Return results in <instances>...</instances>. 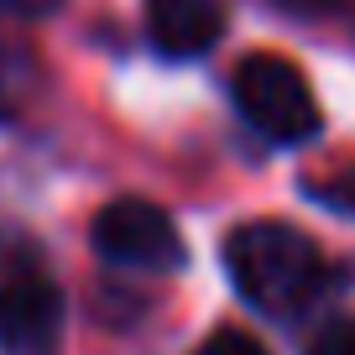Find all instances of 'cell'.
<instances>
[{"label": "cell", "instance_id": "1", "mask_svg": "<svg viewBox=\"0 0 355 355\" xmlns=\"http://www.w3.org/2000/svg\"><path fill=\"white\" fill-rule=\"evenodd\" d=\"M225 272L256 313H266L277 324L309 313L334 282L324 251L282 220L235 225L230 241H225Z\"/></svg>", "mask_w": 355, "mask_h": 355}, {"label": "cell", "instance_id": "9", "mask_svg": "<svg viewBox=\"0 0 355 355\" xmlns=\"http://www.w3.org/2000/svg\"><path fill=\"white\" fill-rule=\"evenodd\" d=\"M47 6H53V0H0V11H47Z\"/></svg>", "mask_w": 355, "mask_h": 355}, {"label": "cell", "instance_id": "3", "mask_svg": "<svg viewBox=\"0 0 355 355\" xmlns=\"http://www.w3.org/2000/svg\"><path fill=\"white\" fill-rule=\"evenodd\" d=\"M235 110L245 115V125L277 146H303L319 136V100H313L309 78L277 53H251L235 63L230 73Z\"/></svg>", "mask_w": 355, "mask_h": 355}, {"label": "cell", "instance_id": "7", "mask_svg": "<svg viewBox=\"0 0 355 355\" xmlns=\"http://www.w3.org/2000/svg\"><path fill=\"white\" fill-rule=\"evenodd\" d=\"M193 355H266V350L251 340V334H241V329H220V334H209Z\"/></svg>", "mask_w": 355, "mask_h": 355}, {"label": "cell", "instance_id": "6", "mask_svg": "<svg viewBox=\"0 0 355 355\" xmlns=\"http://www.w3.org/2000/svg\"><path fill=\"white\" fill-rule=\"evenodd\" d=\"M303 189H309L319 204H329V209L355 214V162H340V167H329V173H309Z\"/></svg>", "mask_w": 355, "mask_h": 355}, {"label": "cell", "instance_id": "4", "mask_svg": "<svg viewBox=\"0 0 355 355\" xmlns=\"http://www.w3.org/2000/svg\"><path fill=\"white\" fill-rule=\"evenodd\" d=\"M94 251L110 266H131V272H173L183 261V235L157 204L146 199H115L94 214L89 225Z\"/></svg>", "mask_w": 355, "mask_h": 355}, {"label": "cell", "instance_id": "5", "mask_svg": "<svg viewBox=\"0 0 355 355\" xmlns=\"http://www.w3.org/2000/svg\"><path fill=\"white\" fill-rule=\"evenodd\" d=\"M225 32V0H146V37L162 58H199Z\"/></svg>", "mask_w": 355, "mask_h": 355}, {"label": "cell", "instance_id": "2", "mask_svg": "<svg viewBox=\"0 0 355 355\" xmlns=\"http://www.w3.org/2000/svg\"><path fill=\"white\" fill-rule=\"evenodd\" d=\"M63 293L21 235L0 230V345L6 355H58Z\"/></svg>", "mask_w": 355, "mask_h": 355}, {"label": "cell", "instance_id": "8", "mask_svg": "<svg viewBox=\"0 0 355 355\" xmlns=\"http://www.w3.org/2000/svg\"><path fill=\"white\" fill-rule=\"evenodd\" d=\"M309 355H355V319H334L329 329L309 345Z\"/></svg>", "mask_w": 355, "mask_h": 355}]
</instances>
